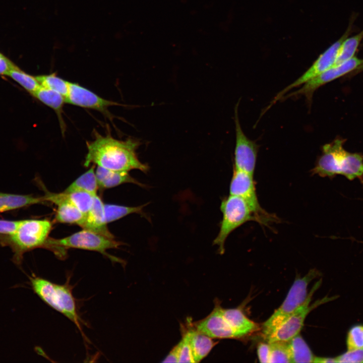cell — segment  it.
<instances>
[{"label": "cell", "instance_id": "obj_1", "mask_svg": "<svg viewBox=\"0 0 363 363\" xmlns=\"http://www.w3.org/2000/svg\"><path fill=\"white\" fill-rule=\"evenodd\" d=\"M139 145V141L133 139L118 140L109 134L104 136L95 132L94 140L87 143L84 165L88 167L93 164L115 171L138 169L146 172L149 166L141 162L137 155Z\"/></svg>", "mask_w": 363, "mask_h": 363}, {"label": "cell", "instance_id": "obj_2", "mask_svg": "<svg viewBox=\"0 0 363 363\" xmlns=\"http://www.w3.org/2000/svg\"><path fill=\"white\" fill-rule=\"evenodd\" d=\"M343 142V140L336 139L324 145L312 173L329 178L340 175L349 180L358 179L363 183V156L345 150Z\"/></svg>", "mask_w": 363, "mask_h": 363}, {"label": "cell", "instance_id": "obj_3", "mask_svg": "<svg viewBox=\"0 0 363 363\" xmlns=\"http://www.w3.org/2000/svg\"><path fill=\"white\" fill-rule=\"evenodd\" d=\"M52 228V223L47 218L22 219L13 234L0 235V246L11 249L13 262L20 266L26 253L44 248Z\"/></svg>", "mask_w": 363, "mask_h": 363}, {"label": "cell", "instance_id": "obj_4", "mask_svg": "<svg viewBox=\"0 0 363 363\" xmlns=\"http://www.w3.org/2000/svg\"><path fill=\"white\" fill-rule=\"evenodd\" d=\"M123 244L114 238H109L89 230H82L68 236L54 238L49 237L43 249L49 250L60 259H64L67 250L78 249L97 252L115 262L124 263L122 260L111 256L107 250L116 249Z\"/></svg>", "mask_w": 363, "mask_h": 363}, {"label": "cell", "instance_id": "obj_5", "mask_svg": "<svg viewBox=\"0 0 363 363\" xmlns=\"http://www.w3.org/2000/svg\"><path fill=\"white\" fill-rule=\"evenodd\" d=\"M29 280L33 290L41 299L65 316L81 331V319L71 286L56 284L34 274L29 276Z\"/></svg>", "mask_w": 363, "mask_h": 363}, {"label": "cell", "instance_id": "obj_6", "mask_svg": "<svg viewBox=\"0 0 363 363\" xmlns=\"http://www.w3.org/2000/svg\"><path fill=\"white\" fill-rule=\"evenodd\" d=\"M220 210L222 218L213 245L218 246L220 254L225 251L224 246L228 235L235 229L250 221L259 222L258 219L246 202L241 198L229 195L221 201Z\"/></svg>", "mask_w": 363, "mask_h": 363}, {"label": "cell", "instance_id": "obj_7", "mask_svg": "<svg viewBox=\"0 0 363 363\" xmlns=\"http://www.w3.org/2000/svg\"><path fill=\"white\" fill-rule=\"evenodd\" d=\"M318 275V271L311 270L304 277L295 279L281 305L263 324L264 336L276 329L301 307L308 296L309 283Z\"/></svg>", "mask_w": 363, "mask_h": 363}, {"label": "cell", "instance_id": "obj_8", "mask_svg": "<svg viewBox=\"0 0 363 363\" xmlns=\"http://www.w3.org/2000/svg\"><path fill=\"white\" fill-rule=\"evenodd\" d=\"M229 194L243 198L258 218L259 223L267 224L268 222L275 220L274 216L272 217L260 205L253 175L233 168Z\"/></svg>", "mask_w": 363, "mask_h": 363}, {"label": "cell", "instance_id": "obj_9", "mask_svg": "<svg viewBox=\"0 0 363 363\" xmlns=\"http://www.w3.org/2000/svg\"><path fill=\"white\" fill-rule=\"evenodd\" d=\"M321 284L317 282L309 293L308 297L301 307L293 314L290 316L281 324L265 337L268 343L277 341H288L293 337L299 334L305 320L309 313L316 307L323 304L325 299L319 300L310 305L312 296Z\"/></svg>", "mask_w": 363, "mask_h": 363}, {"label": "cell", "instance_id": "obj_10", "mask_svg": "<svg viewBox=\"0 0 363 363\" xmlns=\"http://www.w3.org/2000/svg\"><path fill=\"white\" fill-rule=\"evenodd\" d=\"M348 28L339 40L332 44L319 56L307 71L297 79L280 91L274 97L265 111H266L277 101L281 99L291 90L302 85L333 66L335 63L338 51L341 43L349 35L350 28Z\"/></svg>", "mask_w": 363, "mask_h": 363}, {"label": "cell", "instance_id": "obj_11", "mask_svg": "<svg viewBox=\"0 0 363 363\" xmlns=\"http://www.w3.org/2000/svg\"><path fill=\"white\" fill-rule=\"evenodd\" d=\"M235 146L234 156V169L253 175L254 174L258 146L245 134L239 120L238 105L235 107Z\"/></svg>", "mask_w": 363, "mask_h": 363}, {"label": "cell", "instance_id": "obj_12", "mask_svg": "<svg viewBox=\"0 0 363 363\" xmlns=\"http://www.w3.org/2000/svg\"><path fill=\"white\" fill-rule=\"evenodd\" d=\"M362 60L353 56L342 63L333 65L319 76L303 84L298 89L285 95L282 98L304 95L311 102L314 92L318 88L357 68Z\"/></svg>", "mask_w": 363, "mask_h": 363}, {"label": "cell", "instance_id": "obj_13", "mask_svg": "<svg viewBox=\"0 0 363 363\" xmlns=\"http://www.w3.org/2000/svg\"><path fill=\"white\" fill-rule=\"evenodd\" d=\"M220 307L218 302H216L213 311L207 317L193 324L194 327L212 339L243 337L224 318L220 311Z\"/></svg>", "mask_w": 363, "mask_h": 363}, {"label": "cell", "instance_id": "obj_14", "mask_svg": "<svg viewBox=\"0 0 363 363\" xmlns=\"http://www.w3.org/2000/svg\"><path fill=\"white\" fill-rule=\"evenodd\" d=\"M38 186L43 191L42 196L46 202L53 203L56 206L55 221L57 222L74 224L80 225L85 215L66 198L64 193H52L45 188L42 182L36 179Z\"/></svg>", "mask_w": 363, "mask_h": 363}, {"label": "cell", "instance_id": "obj_15", "mask_svg": "<svg viewBox=\"0 0 363 363\" xmlns=\"http://www.w3.org/2000/svg\"><path fill=\"white\" fill-rule=\"evenodd\" d=\"M65 101L67 103L95 109L105 114H107L106 112L109 106L120 105L116 102L100 97L78 83L70 82H69V90Z\"/></svg>", "mask_w": 363, "mask_h": 363}, {"label": "cell", "instance_id": "obj_16", "mask_svg": "<svg viewBox=\"0 0 363 363\" xmlns=\"http://www.w3.org/2000/svg\"><path fill=\"white\" fill-rule=\"evenodd\" d=\"M79 226L107 237L114 238V235L107 227L104 204L98 195L94 197L91 208L85 215Z\"/></svg>", "mask_w": 363, "mask_h": 363}, {"label": "cell", "instance_id": "obj_17", "mask_svg": "<svg viewBox=\"0 0 363 363\" xmlns=\"http://www.w3.org/2000/svg\"><path fill=\"white\" fill-rule=\"evenodd\" d=\"M95 174L99 189H109L125 183L145 186L131 176L129 172L112 170L97 166Z\"/></svg>", "mask_w": 363, "mask_h": 363}, {"label": "cell", "instance_id": "obj_18", "mask_svg": "<svg viewBox=\"0 0 363 363\" xmlns=\"http://www.w3.org/2000/svg\"><path fill=\"white\" fill-rule=\"evenodd\" d=\"M189 327L186 331L188 335L195 362H199L209 354L217 342L198 330L193 325H190Z\"/></svg>", "mask_w": 363, "mask_h": 363}, {"label": "cell", "instance_id": "obj_19", "mask_svg": "<svg viewBox=\"0 0 363 363\" xmlns=\"http://www.w3.org/2000/svg\"><path fill=\"white\" fill-rule=\"evenodd\" d=\"M46 203L42 197L0 192V213L15 210L29 206Z\"/></svg>", "mask_w": 363, "mask_h": 363}, {"label": "cell", "instance_id": "obj_20", "mask_svg": "<svg viewBox=\"0 0 363 363\" xmlns=\"http://www.w3.org/2000/svg\"><path fill=\"white\" fill-rule=\"evenodd\" d=\"M220 311L229 325L243 336L258 329V325L238 309H225L221 307Z\"/></svg>", "mask_w": 363, "mask_h": 363}, {"label": "cell", "instance_id": "obj_21", "mask_svg": "<svg viewBox=\"0 0 363 363\" xmlns=\"http://www.w3.org/2000/svg\"><path fill=\"white\" fill-rule=\"evenodd\" d=\"M32 94L41 102L55 111L60 122L61 127L63 128L64 125L62 114L64 105L66 103L65 97L55 91L41 86Z\"/></svg>", "mask_w": 363, "mask_h": 363}, {"label": "cell", "instance_id": "obj_22", "mask_svg": "<svg viewBox=\"0 0 363 363\" xmlns=\"http://www.w3.org/2000/svg\"><path fill=\"white\" fill-rule=\"evenodd\" d=\"M99 187L95 174L94 165L77 178L64 191L65 192L83 191L95 196Z\"/></svg>", "mask_w": 363, "mask_h": 363}, {"label": "cell", "instance_id": "obj_23", "mask_svg": "<svg viewBox=\"0 0 363 363\" xmlns=\"http://www.w3.org/2000/svg\"><path fill=\"white\" fill-rule=\"evenodd\" d=\"M288 342L292 362H314L315 356L299 334Z\"/></svg>", "mask_w": 363, "mask_h": 363}, {"label": "cell", "instance_id": "obj_24", "mask_svg": "<svg viewBox=\"0 0 363 363\" xmlns=\"http://www.w3.org/2000/svg\"><path fill=\"white\" fill-rule=\"evenodd\" d=\"M149 203L138 206H126L115 204H104V211L107 223L118 220L128 215L137 213L148 219L143 212V208Z\"/></svg>", "mask_w": 363, "mask_h": 363}, {"label": "cell", "instance_id": "obj_25", "mask_svg": "<svg viewBox=\"0 0 363 363\" xmlns=\"http://www.w3.org/2000/svg\"><path fill=\"white\" fill-rule=\"evenodd\" d=\"M362 39L363 29L353 36L346 37L340 46L334 65L342 63L353 57Z\"/></svg>", "mask_w": 363, "mask_h": 363}, {"label": "cell", "instance_id": "obj_26", "mask_svg": "<svg viewBox=\"0 0 363 363\" xmlns=\"http://www.w3.org/2000/svg\"><path fill=\"white\" fill-rule=\"evenodd\" d=\"M40 85L55 91L66 97L69 90V82L56 76L55 74L35 77Z\"/></svg>", "mask_w": 363, "mask_h": 363}, {"label": "cell", "instance_id": "obj_27", "mask_svg": "<svg viewBox=\"0 0 363 363\" xmlns=\"http://www.w3.org/2000/svg\"><path fill=\"white\" fill-rule=\"evenodd\" d=\"M63 192L67 200L76 207L85 215L91 208L93 201L94 196L83 191Z\"/></svg>", "mask_w": 363, "mask_h": 363}, {"label": "cell", "instance_id": "obj_28", "mask_svg": "<svg viewBox=\"0 0 363 363\" xmlns=\"http://www.w3.org/2000/svg\"><path fill=\"white\" fill-rule=\"evenodd\" d=\"M270 345L269 362H292L288 341H277Z\"/></svg>", "mask_w": 363, "mask_h": 363}, {"label": "cell", "instance_id": "obj_29", "mask_svg": "<svg viewBox=\"0 0 363 363\" xmlns=\"http://www.w3.org/2000/svg\"><path fill=\"white\" fill-rule=\"evenodd\" d=\"M8 75L31 94L41 86L35 77L26 74L18 67L12 70Z\"/></svg>", "mask_w": 363, "mask_h": 363}, {"label": "cell", "instance_id": "obj_30", "mask_svg": "<svg viewBox=\"0 0 363 363\" xmlns=\"http://www.w3.org/2000/svg\"><path fill=\"white\" fill-rule=\"evenodd\" d=\"M346 344L347 350L363 348V325H355L349 329Z\"/></svg>", "mask_w": 363, "mask_h": 363}, {"label": "cell", "instance_id": "obj_31", "mask_svg": "<svg viewBox=\"0 0 363 363\" xmlns=\"http://www.w3.org/2000/svg\"><path fill=\"white\" fill-rule=\"evenodd\" d=\"M179 343L180 347L178 362H195L188 335L186 331L183 334L182 339Z\"/></svg>", "mask_w": 363, "mask_h": 363}, {"label": "cell", "instance_id": "obj_32", "mask_svg": "<svg viewBox=\"0 0 363 363\" xmlns=\"http://www.w3.org/2000/svg\"><path fill=\"white\" fill-rule=\"evenodd\" d=\"M336 362L362 363L363 362V348L347 350L341 354L335 357Z\"/></svg>", "mask_w": 363, "mask_h": 363}, {"label": "cell", "instance_id": "obj_33", "mask_svg": "<svg viewBox=\"0 0 363 363\" xmlns=\"http://www.w3.org/2000/svg\"><path fill=\"white\" fill-rule=\"evenodd\" d=\"M21 220H7L0 219V235L13 234L19 227Z\"/></svg>", "mask_w": 363, "mask_h": 363}, {"label": "cell", "instance_id": "obj_34", "mask_svg": "<svg viewBox=\"0 0 363 363\" xmlns=\"http://www.w3.org/2000/svg\"><path fill=\"white\" fill-rule=\"evenodd\" d=\"M257 353L261 362H269L270 355V344L260 343L258 346Z\"/></svg>", "mask_w": 363, "mask_h": 363}, {"label": "cell", "instance_id": "obj_35", "mask_svg": "<svg viewBox=\"0 0 363 363\" xmlns=\"http://www.w3.org/2000/svg\"><path fill=\"white\" fill-rule=\"evenodd\" d=\"M17 67L10 59L0 52V75H8L12 70Z\"/></svg>", "mask_w": 363, "mask_h": 363}, {"label": "cell", "instance_id": "obj_36", "mask_svg": "<svg viewBox=\"0 0 363 363\" xmlns=\"http://www.w3.org/2000/svg\"><path fill=\"white\" fill-rule=\"evenodd\" d=\"M179 343L174 346L162 361V362H178L179 354Z\"/></svg>", "mask_w": 363, "mask_h": 363}, {"label": "cell", "instance_id": "obj_37", "mask_svg": "<svg viewBox=\"0 0 363 363\" xmlns=\"http://www.w3.org/2000/svg\"><path fill=\"white\" fill-rule=\"evenodd\" d=\"M315 363L336 362L335 357H325L315 356L314 362Z\"/></svg>", "mask_w": 363, "mask_h": 363}, {"label": "cell", "instance_id": "obj_38", "mask_svg": "<svg viewBox=\"0 0 363 363\" xmlns=\"http://www.w3.org/2000/svg\"><path fill=\"white\" fill-rule=\"evenodd\" d=\"M358 70H363V60L362 63L357 67Z\"/></svg>", "mask_w": 363, "mask_h": 363}]
</instances>
